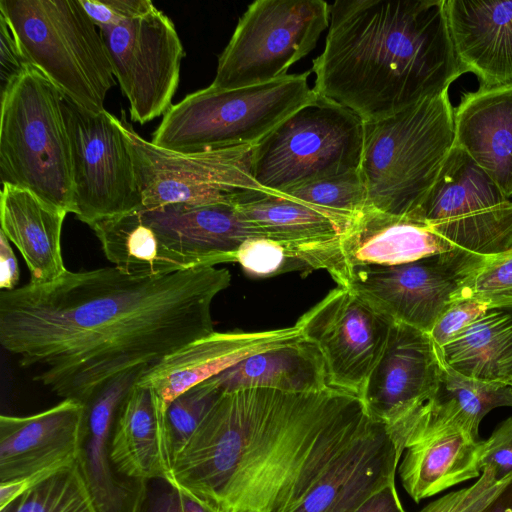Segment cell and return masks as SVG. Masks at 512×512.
<instances>
[{
	"mask_svg": "<svg viewBox=\"0 0 512 512\" xmlns=\"http://www.w3.org/2000/svg\"><path fill=\"white\" fill-rule=\"evenodd\" d=\"M443 368L429 333L393 324L363 402L368 414L386 426L397 449L407 423L434 395Z\"/></svg>",
	"mask_w": 512,
	"mask_h": 512,
	"instance_id": "cell-16",
	"label": "cell"
},
{
	"mask_svg": "<svg viewBox=\"0 0 512 512\" xmlns=\"http://www.w3.org/2000/svg\"><path fill=\"white\" fill-rule=\"evenodd\" d=\"M377 423L331 387L223 392L174 456L168 484L213 512H292Z\"/></svg>",
	"mask_w": 512,
	"mask_h": 512,
	"instance_id": "cell-2",
	"label": "cell"
},
{
	"mask_svg": "<svg viewBox=\"0 0 512 512\" xmlns=\"http://www.w3.org/2000/svg\"><path fill=\"white\" fill-rule=\"evenodd\" d=\"M438 352L465 377L512 387V304L488 306Z\"/></svg>",
	"mask_w": 512,
	"mask_h": 512,
	"instance_id": "cell-30",
	"label": "cell"
},
{
	"mask_svg": "<svg viewBox=\"0 0 512 512\" xmlns=\"http://www.w3.org/2000/svg\"><path fill=\"white\" fill-rule=\"evenodd\" d=\"M132 121L148 123L172 106L185 50L173 21L155 6L99 28Z\"/></svg>",
	"mask_w": 512,
	"mask_h": 512,
	"instance_id": "cell-14",
	"label": "cell"
},
{
	"mask_svg": "<svg viewBox=\"0 0 512 512\" xmlns=\"http://www.w3.org/2000/svg\"><path fill=\"white\" fill-rule=\"evenodd\" d=\"M0 82L1 93L30 66L6 19L0 14Z\"/></svg>",
	"mask_w": 512,
	"mask_h": 512,
	"instance_id": "cell-42",
	"label": "cell"
},
{
	"mask_svg": "<svg viewBox=\"0 0 512 512\" xmlns=\"http://www.w3.org/2000/svg\"><path fill=\"white\" fill-rule=\"evenodd\" d=\"M488 259L454 248L404 264L355 266L343 287L392 322L429 333Z\"/></svg>",
	"mask_w": 512,
	"mask_h": 512,
	"instance_id": "cell-12",
	"label": "cell"
},
{
	"mask_svg": "<svg viewBox=\"0 0 512 512\" xmlns=\"http://www.w3.org/2000/svg\"><path fill=\"white\" fill-rule=\"evenodd\" d=\"M165 411L150 388L136 382L128 392L117 411L110 439V458L119 475L141 482L157 479L169 483L172 457Z\"/></svg>",
	"mask_w": 512,
	"mask_h": 512,
	"instance_id": "cell-25",
	"label": "cell"
},
{
	"mask_svg": "<svg viewBox=\"0 0 512 512\" xmlns=\"http://www.w3.org/2000/svg\"><path fill=\"white\" fill-rule=\"evenodd\" d=\"M215 378L223 392L249 388L316 392L329 388L319 348L303 337L247 357Z\"/></svg>",
	"mask_w": 512,
	"mask_h": 512,
	"instance_id": "cell-29",
	"label": "cell"
},
{
	"mask_svg": "<svg viewBox=\"0 0 512 512\" xmlns=\"http://www.w3.org/2000/svg\"><path fill=\"white\" fill-rule=\"evenodd\" d=\"M425 222L366 208L340 240L343 259L355 266L398 265L452 250Z\"/></svg>",
	"mask_w": 512,
	"mask_h": 512,
	"instance_id": "cell-26",
	"label": "cell"
},
{
	"mask_svg": "<svg viewBox=\"0 0 512 512\" xmlns=\"http://www.w3.org/2000/svg\"><path fill=\"white\" fill-rule=\"evenodd\" d=\"M393 324L350 289L337 286L302 314L295 326L319 348L329 387L363 401Z\"/></svg>",
	"mask_w": 512,
	"mask_h": 512,
	"instance_id": "cell-15",
	"label": "cell"
},
{
	"mask_svg": "<svg viewBox=\"0 0 512 512\" xmlns=\"http://www.w3.org/2000/svg\"><path fill=\"white\" fill-rule=\"evenodd\" d=\"M354 512H406L396 490L395 481L370 495Z\"/></svg>",
	"mask_w": 512,
	"mask_h": 512,
	"instance_id": "cell-43",
	"label": "cell"
},
{
	"mask_svg": "<svg viewBox=\"0 0 512 512\" xmlns=\"http://www.w3.org/2000/svg\"><path fill=\"white\" fill-rule=\"evenodd\" d=\"M64 95L30 66L1 93L0 178L67 213L73 210Z\"/></svg>",
	"mask_w": 512,
	"mask_h": 512,
	"instance_id": "cell-5",
	"label": "cell"
},
{
	"mask_svg": "<svg viewBox=\"0 0 512 512\" xmlns=\"http://www.w3.org/2000/svg\"><path fill=\"white\" fill-rule=\"evenodd\" d=\"M149 368L125 372L84 403L76 463L96 512H143L147 482L118 474L110 458V439L117 411L128 392Z\"/></svg>",
	"mask_w": 512,
	"mask_h": 512,
	"instance_id": "cell-19",
	"label": "cell"
},
{
	"mask_svg": "<svg viewBox=\"0 0 512 512\" xmlns=\"http://www.w3.org/2000/svg\"><path fill=\"white\" fill-rule=\"evenodd\" d=\"M313 90L380 120L445 89L466 73L457 57L445 0H338L325 47L313 60Z\"/></svg>",
	"mask_w": 512,
	"mask_h": 512,
	"instance_id": "cell-3",
	"label": "cell"
},
{
	"mask_svg": "<svg viewBox=\"0 0 512 512\" xmlns=\"http://www.w3.org/2000/svg\"><path fill=\"white\" fill-rule=\"evenodd\" d=\"M364 122L352 111L316 97L253 147L254 180L283 193L305 183L360 169Z\"/></svg>",
	"mask_w": 512,
	"mask_h": 512,
	"instance_id": "cell-8",
	"label": "cell"
},
{
	"mask_svg": "<svg viewBox=\"0 0 512 512\" xmlns=\"http://www.w3.org/2000/svg\"><path fill=\"white\" fill-rule=\"evenodd\" d=\"M411 217L476 255L494 258L512 252V200L456 145Z\"/></svg>",
	"mask_w": 512,
	"mask_h": 512,
	"instance_id": "cell-11",
	"label": "cell"
},
{
	"mask_svg": "<svg viewBox=\"0 0 512 512\" xmlns=\"http://www.w3.org/2000/svg\"><path fill=\"white\" fill-rule=\"evenodd\" d=\"M71 145L73 210L90 227L142 209L134 160L119 118L63 98Z\"/></svg>",
	"mask_w": 512,
	"mask_h": 512,
	"instance_id": "cell-13",
	"label": "cell"
},
{
	"mask_svg": "<svg viewBox=\"0 0 512 512\" xmlns=\"http://www.w3.org/2000/svg\"><path fill=\"white\" fill-rule=\"evenodd\" d=\"M236 262L253 277H270L304 268L280 244L263 237L246 239L237 250Z\"/></svg>",
	"mask_w": 512,
	"mask_h": 512,
	"instance_id": "cell-36",
	"label": "cell"
},
{
	"mask_svg": "<svg viewBox=\"0 0 512 512\" xmlns=\"http://www.w3.org/2000/svg\"><path fill=\"white\" fill-rule=\"evenodd\" d=\"M66 214L28 190L2 185L1 232L25 260L30 283L48 284L67 271L60 242Z\"/></svg>",
	"mask_w": 512,
	"mask_h": 512,
	"instance_id": "cell-28",
	"label": "cell"
},
{
	"mask_svg": "<svg viewBox=\"0 0 512 512\" xmlns=\"http://www.w3.org/2000/svg\"><path fill=\"white\" fill-rule=\"evenodd\" d=\"M230 283L215 266L151 277L66 271L0 292V344L34 381L85 403L117 376L214 332L212 303Z\"/></svg>",
	"mask_w": 512,
	"mask_h": 512,
	"instance_id": "cell-1",
	"label": "cell"
},
{
	"mask_svg": "<svg viewBox=\"0 0 512 512\" xmlns=\"http://www.w3.org/2000/svg\"><path fill=\"white\" fill-rule=\"evenodd\" d=\"M460 64L481 85L512 82V0H445Z\"/></svg>",
	"mask_w": 512,
	"mask_h": 512,
	"instance_id": "cell-22",
	"label": "cell"
},
{
	"mask_svg": "<svg viewBox=\"0 0 512 512\" xmlns=\"http://www.w3.org/2000/svg\"><path fill=\"white\" fill-rule=\"evenodd\" d=\"M330 5L322 0H257L239 19L220 54L215 89L264 84L287 75L329 27Z\"/></svg>",
	"mask_w": 512,
	"mask_h": 512,
	"instance_id": "cell-9",
	"label": "cell"
},
{
	"mask_svg": "<svg viewBox=\"0 0 512 512\" xmlns=\"http://www.w3.org/2000/svg\"><path fill=\"white\" fill-rule=\"evenodd\" d=\"M236 206L258 237L280 244L304 269L325 270L338 286L345 285L349 269L340 240L354 220L276 192L256 194Z\"/></svg>",
	"mask_w": 512,
	"mask_h": 512,
	"instance_id": "cell-17",
	"label": "cell"
},
{
	"mask_svg": "<svg viewBox=\"0 0 512 512\" xmlns=\"http://www.w3.org/2000/svg\"><path fill=\"white\" fill-rule=\"evenodd\" d=\"M300 338L295 325L263 331H214L166 356L149 368L137 383L153 390L167 408L183 392L247 357Z\"/></svg>",
	"mask_w": 512,
	"mask_h": 512,
	"instance_id": "cell-20",
	"label": "cell"
},
{
	"mask_svg": "<svg viewBox=\"0 0 512 512\" xmlns=\"http://www.w3.org/2000/svg\"><path fill=\"white\" fill-rule=\"evenodd\" d=\"M463 297L488 306L512 304V252L489 258L465 289Z\"/></svg>",
	"mask_w": 512,
	"mask_h": 512,
	"instance_id": "cell-37",
	"label": "cell"
},
{
	"mask_svg": "<svg viewBox=\"0 0 512 512\" xmlns=\"http://www.w3.org/2000/svg\"><path fill=\"white\" fill-rule=\"evenodd\" d=\"M279 194L324 208L349 220H354L367 208V192L360 169L317 179Z\"/></svg>",
	"mask_w": 512,
	"mask_h": 512,
	"instance_id": "cell-34",
	"label": "cell"
},
{
	"mask_svg": "<svg viewBox=\"0 0 512 512\" xmlns=\"http://www.w3.org/2000/svg\"><path fill=\"white\" fill-rule=\"evenodd\" d=\"M455 145L512 196V82L481 85L454 109Z\"/></svg>",
	"mask_w": 512,
	"mask_h": 512,
	"instance_id": "cell-24",
	"label": "cell"
},
{
	"mask_svg": "<svg viewBox=\"0 0 512 512\" xmlns=\"http://www.w3.org/2000/svg\"><path fill=\"white\" fill-rule=\"evenodd\" d=\"M0 512H96L75 462L23 492Z\"/></svg>",
	"mask_w": 512,
	"mask_h": 512,
	"instance_id": "cell-33",
	"label": "cell"
},
{
	"mask_svg": "<svg viewBox=\"0 0 512 512\" xmlns=\"http://www.w3.org/2000/svg\"><path fill=\"white\" fill-rule=\"evenodd\" d=\"M477 512H512V477Z\"/></svg>",
	"mask_w": 512,
	"mask_h": 512,
	"instance_id": "cell-46",
	"label": "cell"
},
{
	"mask_svg": "<svg viewBox=\"0 0 512 512\" xmlns=\"http://www.w3.org/2000/svg\"><path fill=\"white\" fill-rule=\"evenodd\" d=\"M482 440L457 427L412 433L399 475L415 502L479 476Z\"/></svg>",
	"mask_w": 512,
	"mask_h": 512,
	"instance_id": "cell-27",
	"label": "cell"
},
{
	"mask_svg": "<svg viewBox=\"0 0 512 512\" xmlns=\"http://www.w3.org/2000/svg\"><path fill=\"white\" fill-rule=\"evenodd\" d=\"M19 267L15 254L3 232L0 231V288L13 290L19 283Z\"/></svg>",
	"mask_w": 512,
	"mask_h": 512,
	"instance_id": "cell-44",
	"label": "cell"
},
{
	"mask_svg": "<svg viewBox=\"0 0 512 512\" xmlns=\"http://www.w3.org/2000/svg\"><path fill=\"white\" fill-rule=\"evenodd\" d=\"M454 145L449 89L389 117L364 122L360 173L367 207L413 216Z\"/></svg>",
	"mask_w": 512,
	"mask_h": 512,
	"instance_id": "cell-4",
	"label": "cell"
},
{
	"mask_svg": "<svg viewBox=\"0 0 512 512\" xmlns=\"http://www.w3.org/2000/svg\"><path fill=\"white\" fill-rule=\"evenodd\" d=\"M479 466L491 467L495 479L512 476V417L502 422L485 441L481 442Z\"/></svg>",
	"mask_w": 512,
	"mask_h": 512,
	"instance_id": "cell-40",
	"label": "cell"
},
{
	"mask_svg": "<svg viewBox=\"0 0 512 512\" xmlns=\"http://www.w3.org/2000/svg\"><path fill=\"white\" fill-rule=\"evenodd\" d=\"M311 71L235 89L208 86L172 105L152 143L183 153L255 146L283 120L312 101Z\"/></svg>",
	"mask_w": 512,
	"mask_h": 512,
	"instance_id": "cell-7",
	"label": "cell"
},
{
	"mask_svg": "<svg viewBox=\"0 0 512 512\" xmlns=\"http://www.w3.org/2000/svg\"><path fill=\"white\" fill-rule=\"evenodd\" d=\"M122 129L134 160L142 209L177 203L238 202L270 192L253 178L254 146L183 154L142 138L122 111Z\"/></svg>",
	"mask_w": 512,
	"mask_h": 512,
	"instance_id": "cell-10",
	"label": "cell"
},
{
	"mask_svg": "<svg viewBox=\"0 0 512 512\" xmlns=\"http://www.w3.org/2000/svg\"><path fill=\"white\" fill-rule=\"evenodd\" d=\"M143 512H182L179 490L169 484L167 490L147 500Z\"/></svg>",
	"mask_w": 512,
	"mask_h": 512,
	"instance_id": "cell-45",
	"label": "cell"
},
{
	"mask_svg": "<svg viewBox=\"0 0 512 512\" xmlns=\"http://www.w3.org/2000/svg\"><path fill=\"white\" fill-rule=\"evenodd\" d=\"M80 2L98 28L116 24L155 6L150 0H80Z\"/></svg>",
	"mask_w": 512,
	"mask_h": 512,
	"instance_id": "cell-41",
	"label": "cell"
},
{
	"mask_svg": "<svg viewBox=\"0 0 512 512\" xmlns=\"http://www.w3.org/2000/svg\"><path fill=\"white\" fill-rule=\"evenodd\" d=\"M140 213L182 271L236 262L240 245L258 237L236 202L177 203Z\"/></svg>",
	"mask_w": 512,
	"mask_h": 512,
	"instance_id": "cell-18",
	"label": "cell"
},
{
	"mask_svg": "<svg viewBox=\"0 0 512 512\" xmlns=\"http://www.w3.org/2000/svg\"><path fill=\"white\" fill-rule=\"evenodd\" d=\"M90 228L106 258L126 274L151 277L182 271L143 220L140 210L100 220Z\"/></svg>",
	"mask_w": 512,
	"mask_h": 512,
	"instance_id": "cell-32",
	"label": "cell"
},
{
	"mask_svg": "<svg viewBox=\"0 0 512 512\" xmlns=\"http://www.w3.org/2000/svg\"><path fill=\"white\" fill-rule=\"evenodd\" d=\"M497 481L491 467H485L472 486L453 491L425 506L419 512H477L510 479Z\"/></svg>",
	"mask_w": 512,
	"mask_h": 512,
	"instance_id": "cell-38",
	"label": "cell"
},
{
	"mask_svg": "<svg viewBox=\"0 0 512 512\" xmlns=\"http://www.w3.org/2000/svg\"><path fill=\"white\" fill-rule=\"evenodd\" d=\"M222 393L218 380L213 377L183 392L167 406L165 429L172 460Z\"/></svg>",
	"mask_w": 512,
	"mask_h": 512,
	"instance_id": "cell-35",
	"label": "cell"
},
{
	"mask_svg": "<svg viewBox=\"0 0 512 512\" xmlns=\"http://www.w3.org/2000/svg\"><path fill=\"white\" fill-rule=\"evenodd\" d=\"M84 410L83 402L63 399L33 415H1L0 482L75 462Z\"/></svg>",
	"mask_w": 512,
	"mask_h": 512,
	"instance_id": "cell-21",
	"label": "cell"
},
{
	"mask_svg": "<svg viewBox=\"0 0 512 512\" xmlns=\"http://www.w3.org/2000/svg\"><path fill=\"white\" fill-rule=\"evenodd\" d=\"M27 61L60 92L93 112L116 85L101 32L80 0H0Z\"/></svg>",
	"mask_w": 512,
	"mask_h": 512,
	"instance_id": "cell-6",
	"label": "cell"
},
{
	"mask_svg": "<svg viewBox=\"0 0 512 512\" xmlns=\"http://www.w3.org/2000/svg\"><path fill=\"white\" fill-rule=\"evenodd\" d=\"M182 512H213L193 496L179 490Z\"/></svg>",
	"mask_w": 512,
	"mask_h": 512,
	"instance_id": "cell-47",
	"label": "cell"
},
{
	"mask_svg": "<svg viewBox=\"0 0 512 512\" xmlns=\"http://www.w3.org/2000/svg\"><path fill=\"white\" fill-rule=\"evenodd\" d=\"M487 307L473 298L463 297L453 302L429 332L438 351L460 335Z\"/></svg>",
	"mask_w": 512,
	"mask_h": 512,
	"instance_id": "cell-39",
	"label": "cell"
},
{
	"mask_svg": "<svg viewBox=\"0 0 512 512\" xmlns=\"http://www.w3.org/2000/svg\"><path fill=\"white\" fill-rule=\"evenodd\" d=\"M401 454L378 423L330 468L292 512H354L370 495L395 481Z\"/></svg>",
	"mask_w": 512,
	"mask_h": 512,
	"instance_id": "cell-23",
	"label": "cell"
},
{
	"mask_svg": "<svg viewBox=\"0 0 512 512\" xmlns=\"http://www.w3.org/2000/svg\"><path fill=\"white\" fill-rule=\"evenodd\" d=\"M512 407V387L465 377L444 364L438 387L406 427L414 432L457 427L479 439L478 428L492 409ZM405 440V443H406Z\"/></svg>",
	"mask_w": 512,
	"mask_h": 512,
	"instance_id": "cell-31",
	"label": "cell"
}]
</instances>
